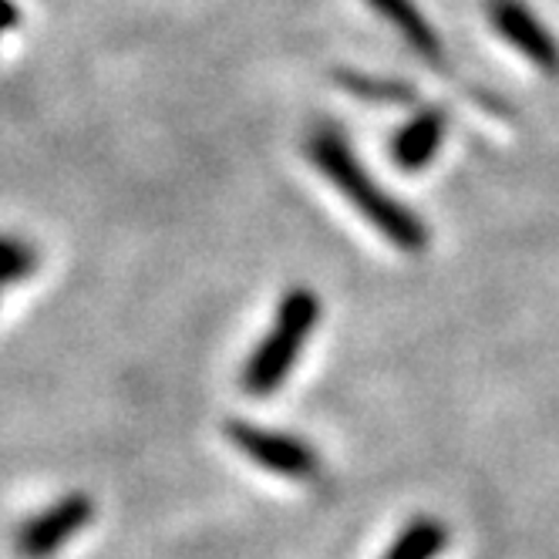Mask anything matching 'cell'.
<instances>
[{
  "label": "cell",
  "instance_id": "obj_8",
  "mask_svg": "<svg viewBox=\"0 0 559 559\" xmlns=\"http://www.w3.org/2000/svg\"><path fill=\"white\" fill-rule=\"evenodd\" d=\"M445 546H449V530L438 523V519L425 515L397 533L384 559H435V556H442Z\"/></svg>",
  "mask_w": 559,
  "mask_h": 559
},
{
  "label": "cell",
  "instance_id": "obj_4",
  "mask_svg": "<svg viewBox=\"0 0 559 559\" xmlns=\"http://www.w3.org/2000/svg\"><path fill=\"white\" fill-rule=\"evenodd\" d=\"M95 519V499L85 492H68L48 509L31 515L17 530V556L21 559H51L68 546L78 533H82Z\"/></svg>",
  "mask_w": 559,
  "mask_h": 559
},
{
  "label": "cell",
  "instance_id": "obj_7",
  "mask_svg": "<svg viewBox=\"0 0 559 559\" xmlns=\"http://www.w3.org/2000/svg\"><path fill=\"white\" fill-rule=\"evenodd\" d=\"M368 4L405 37V41L428 61L442 58V37L435 34V27L425 21V14L418 11L415 0H368Z\"/></svg>",
  "mask_w": 559,
  "mask_h": 559
},
{
  "label": "cell",
  "instance_id": "obj_6",
  "mask_svg": "<svg viewBox=\"0 0 559 559\" xmlns=\"http://www.w3.org/2000/svg\"><path fill=\"white\" fill-rule=\"evenodd\" d=\"M445 129H449V111L445 108H421L391 142L394 166L405 169V173H421L438 155V148H442Z\"/></svg>",
  "mask_w": 559,
  "mask_h": 559
},
{
  "label": "cell",
  "instance_id": "obj_1",
  "mask_svg": "<svg viewBox=\"0 0 559 559\" xmlns=\"http://www.w3.org/2000/svg\"><path fill=\"white\" fill-rule=\"evenodd\" d=\"M307 152L317 163V169H321L347 195V203L354 210H361L365 219L381 236H388L397 250L421 253L428 247V226L421 223V216L397 203L388 189H381L368 176V169L361 166V158L350 152L347 139L337 129H331V126L313 129L310 139H307Z\"/></svg>",
  "mask_w": 559,
  "mask_h": 559
},
{
  "label": "cell",
  "instance_id": "obj_10",
  "mask_svg": "<svg viewBox=\"0 0 559 559\" xmlns=\"http://www.w3.org/2000/svg\"><path fill=\"white\" fill-rule=\"evenodd\" d=\"M37 270V250L21 236H0V294Z\"/></svg>",
  "mask_w": 559,
  "mask_h": 559
},
{
  "label": "cell",
  "instance_id": "obj_9",
  "mask_svg": "<svg viewBox=\"0 0 559 559\" xmlns=\"http://www.w3.org/2000/svg\"><path fill=\"white\" fill-rule=\"evenodd\" d=\"M334 78H337V85L354 98L384 102V105H412L415 102V85L397 82V78H371L361 71H337Z\"/></svg>",
  "mask_w": 559,
  "mask_h": 559
},
{
  "label": "cell",
  "instance_id": "obj_2",
  "mask_svg": "<svg viewBox=\"0 0 559 559\" xmlns=\"http://www.w3.org/2000/svg\"><path fill=\"white\" fill-rule=\"evenodd\" d=\"M317 321H321V300H317V294L304 290V287L290 290L284 300H280L266 337L250 354L243 374H239V388H243L250 397L273 394L294 371L297 354L307 347Z\"/></svg>",
  "mask_w": 559,
  "mask_h": 559
},
{
  "label": "cell",
  "instance_id": "obj_3",
  "mask_svg": "<svg viewBox=\"0 0 559 559\" xmlns=\"http://www.w3.org/2000/svg\"><path fill=\"white\" fill-rule=\"evenodd\" d=\"M226 438L239 455H247L250 462H257L273 475L297 478V483L321 475V455L287 431H270L250 421H229Z\"/></svg>",
  "mask_w": 559,
  "mask_h": 559
},
{
  "label": "cell",
  "instance_id": "obj_5",
  "mask_svg": "<svg viewBox=\"0 0 559 559\" xmlns=\"http://www.w3.org/2000/svg\"><path fill=\"white\" fill-rule=\"evenodd\" d=\"M492 27L519 55H526L543 74H559V45L552 31L530 11L526 0H486Z\"/></svg>",
  "mask_w": 559,
  "mask_h": 559
},
{
  "label": "cell",
  "instance_id": "obj_11",
  "mask_svg": "<svg viewBox=\"0 0 559 559\" xmlns=\"http://www.w3.org/2000/svg\"><path fill=\"white\" fill-rule=\"evenodd\" d=\"M17 21H21V11H17L14 0H0V34L14 31V27H17Z\"/></svg>",
  "mask_w": 559,
  "mask_h": 559
}]
</instances>
